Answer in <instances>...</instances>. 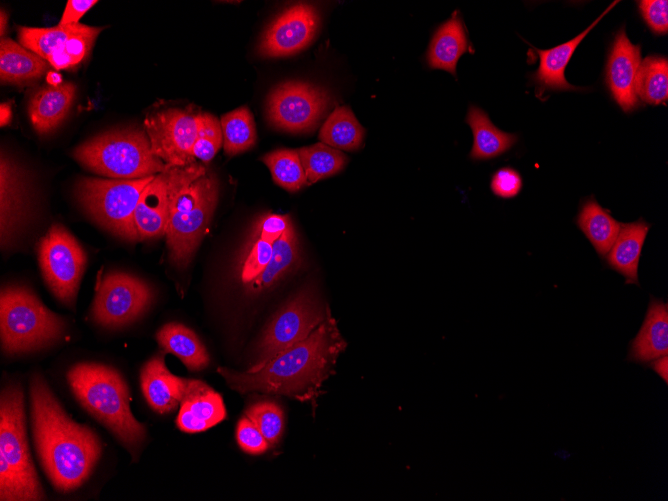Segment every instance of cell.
<instances>
[{
    "instance_id": "obj_30",
    "label": "cell",
    "mask_w": 668,
    "mask_h": 501,
    "mask_svg": "<svg viewBox=\"0 0 668 501\" xmlns=\"http://www.w3.org/2000/svg\"><path fill=\"white\" fill-rule=\"evenodd\" d=\"M23 187L14 166L1 156V238L7 243L23 210Z\"/></svg>"
},
{
    "instance_id": "obj_34",
    "label": "cell",
    "mask_w": 668,
    "mask_h": 501,
    "mask_svg": "<svg viewBox=\"0 0 668 501\" xmlns=\"http://www.w3.org/2000/svg\"><path fill=\"white\" fill-rule=\"evenodd\" d=\"M262 161L280 187L295 192L308 185L297 150L278 149L263 156Z\"/></svg>"
},
{
    "instance_id": "obj_37",
    "label": "cell",
    "mask_w": 668,
    "mask_h": 501,
    "mask_svg": "<svg viewBox=\"0 0 668 501\" xmlns=\"http://www.w3.org/2000/svg\"><path fill=\"white\" fill-rule=\"evenodd\" d=\"M245 415L253 421L269 445L276 444L284 430V414L279 405L261 401L251 405Z\"/></svg>"
},
{
    "instance_id": "obj_38",
    "label": "cell",
    "mask_w": 668,
    "mask_h": 501,
    "mask_svg": "<svg viewBox=\"0 0 668 501\" xmlns=\"http://www.w3.org/2000/svg\"><path fill=\"white\" fill-rule=\"evenodd\" d=\"M223 142L218 119L210 113H200L199 127L193 146V156L207 163L213 159Z\"/></svg>"
},
{
    "instance_id": "obj_35",
    "label": "cell",
    "mask_w": 668,
    "mask_h": 501,
    "mask_svg": "<svg viewBox=\"0 0 668 501\" xmlns=\"http://www.w3.org/2000/svg\"><path fill=\"white\" fill-rule=\"evenodd\" d=\"M81 25V23H78L75 25H57L46 28L23 26L18 28V39L23 47L47 61V58L55 50L63 46L79 30Z\"/></svg>"
},
{
    "instance_id": "obj_41",
    "label": "cell",
    "mask_w": 668,
    "mask_h": 501,
    "mask_svg": "<svg viewBox=\"0 0 668 501\" xmlns=\"http://www.w3.org/2000/svg\"><path fill=\"white\" fill-rule=\"evenodd\" d=\"M638 8L645 23L654 34H667L668 2L666 0H641L638 1Z\"/></svg>"
},
{
    "instance_id": "obj_45",
    "label": "cell",
    "mask_w": 668,
    "mask_h": 501,
    "mask_svg": "<svg viewBox=\"0 0 668 501\" xmlns=\"http://www.w3.org/2000/svg\"><path fill=\"white\" fill-rule=\"evenodd\" d=\"M663 381L668 383V356H661L647 364Z\"/></svg>"
},
{
    "instance_id": "obj_10",
    "label": "cell",
    "mask_w": 668,
    "mask_h": 501,
    "mask_svg": "<svg viewBox=\"0 0 668 501\" xmlns=\"http://www.w3.org/2000/svg\"><path fill=\"white\" fill-rule=\"evenodd\" d=\"M38 259L50 290L65 305L73 307L87 261L79 242L64 226L53 224L39 241Z\"/></svg>"
},
{
    "instance_id": "obj_9",
    "label": "cell",
    "mask_w": 668,
    "mask_h": 501,
    "mask_svg": "<svg viewBox=\"0 0 668 501\" xmlns=\"http://www.w3.org/2000/svg\"><path fill=\"white\" fill-rule=\"evenodd\" d=\"M329 314L330 310L322 305L312 286L302 288L267 325L248 371L258 370L278 354L306 339Z\"/></svg>"
},
{
    "instance_id": "obj_6",
    "label": "cell",
    "mask_w": 668,
    "mask_h": 501,
    "mask_svg": "<svg viewBox=\"0 0 668 501\" xmlns=\"http://www.w3.org/2000/svg\"><path fill=\"white\" fill-rule=\"evenodd\" d=\"M72 156L88 170L113 179H139L166 169L140 129L100 134L78 145Z\"/></svg>"
},
{
    "instance_id": "obj_33",
    "label": "cell",
    "mask_w": 668,
    "mask_h": 501,
    "mask_svg": "<svg viewBox=\"0 0 668 501\" xmlns=\"http://www.w3.org/2000/svg\"><path fill=\"white\" fill-rule=\"evenodd\" d=\"M308 184L332 176L346 165L347 157L324 143L297 149Z\"/></svg>"
},
{
    "instance_id": "obj_27",
    "label": "cell",
    "mask_w": 668,
    "mask_h": 501,
    "mask_svg": "<svg viewBox=\"0 0 668 501\" xmlns=\"http://www.w3.org/2000/svg\"><path fill=\"white\" fill-rule=\"evenodd\" d=\"M300 263V251L293 224L273 242L270 261L266 268L249 284L251 293H260L273 287Z\"/></svg>"
},
{
    "instance_id": "obj_31",
    "label": "cell",
    "mask_w": 668,
    "mask_h": 501,
    "mask_svg": "<svg viewBox=\"0 0 668 501\" xmlns=\"http://www.w3.org/2000/svg\"><path fill=\"white\" fill-rule=\"evenodd\" d=\"M635 92L637 97L648 104H666L668 99V60L666 57L652 55L640 63Z\"/></svg>"
},
{
    "instance_id": "obj_39",
    "label": "cell",
    "mask_w": 668,
    "mask_h": 501,
    "mask_svg": "<svg viewBox=\"0 0 668 501\" xmlns=\"http://www.w3.org/2000/svg\"><path fill=\"white\" fill-rule=\"evenodd\" d=\"M273 249V242L255 236L241 266L240 278L247 285L254 280L268 265Z\"/></svg>"
},
{
    "instance_id": "obj_43",
    "label": "cell",
    "mask_w": 668,
    "mask_h": 501,
    "mask_svg": "<svg viewBox=\"0 0 668 501\" xmlns=\"http://www.w3.org/2000/svg\"><path fill=\"white\" fill-rule=\"evenodd\" d=\"M291 224L292 221L288 215L267 214L258 221L255 236L274 242Z\"/></svg>"
},
{
    "instance_id": "obj_42",
    "label": "cell",
    "mask_w": 668,
    "mask_h": 501,
    "mask_svg": "<svg viewBox=\"0 0 668 501\" xmlns=\"http://www.w3.org/2000/svg\"><path fill=\"white\" fill-rule=\"evenodd\" d=\"M490 187L496 196L509 199L520 193L523 181L517 170L511 167H504L492 175Z\"/></svg>"
},
{
    "instance_id": "obj_36",
    "label": "cell",
    "mask_w": 668,
    "mask_h": 501,
    "mask_svg": "<svg viewBox=\"0 0 668 501\" xmlns=\"http://www.w3.org/2000/svg\"><path fill=\"white\" fill-rule=\"evenodd\" d=\"M103 29L104 27L82 24L63 46L47 58V62L57 70L77 67L91 51L96 38Z\"/></svg>"
},
{
    "instance_id": "obj_16",
    "label": "cell",
    "mask_w": 668,
    "mask_h": 501,
    "mask_svg": "<svg viewBox=\"0 0 668 501\" xmlns=\"http://www.w3.org/2000/svg\"><path fill=\"white\" fill-rule=\"evenodd\" d=\"M640 63L641 46L631 43L625 28H620L608 55L605 80L612 98L626 113L639 106L635 82Z\"/></svg>"
},
{
    "instance_id": "obj_5",
    "label": "cell",
    "mask_w": 668,
    "mask_h": 501,
    "mask_svg": "<svg viewBox=\"0 0 668 501\" xmlns=\"http://www.w3.org/2000/svg\"><path fill=\"white\" fill-rule=\"evenodd\" d=\"M24 395L16 384L0 398V500L44 499L27 441Z\"/></svg>"
},
{
    "instance_id": "obj_4",
    "label": "cell",
    "mask_w": 668,
    "mask_h": 501,
    "mask_svg": "<svg viewBox=\"0 0 668 501\" xmlns=\"http://www.w3.org/2000/svg\"><path fill=\"white\" fill-rule=\"evenodd\" d=\"M219 186L212 174L197 163L188 169L170 202L166 240L170 260L186 267L204 236L215 210Z\"/></svg>"
},
{
    "instance_id": "obj_3",
    "label": "cell",
    "mask_w": 668,
    "mask_h": 501,
    "mask_svg": "<svg viewBox=\"0 0 668 501\" xmlns=\"http://www.w3.org/2000/svg\"><path fill=\"white\" fill-rule=\"evenodd\" d=\"M67 380L81 405L134 456L145 438V428L131 413L129 391L122 376L106 365L79 363L70 368Z\"/></svg>"
},
{
    "instance_id": "obj_18",
    "label": "cell",
    "mask_w": 668,
    "mask_h": 501,
    "mask_svg": "<svg viewBox=\"0 0 668 501\" xmlns=\"http://www.w3.org/2000/svg\"><path fill=\"white\" fill-rule=\"evenodd\" d=\"M618 2H612L592 24L573 39L545 50L532 47L539 56V66L533 73L532 78L541 93L546 90L575 91L583 89L571 85L566 80L565 68L577 46Z\"/></svg>"
},
{
    "instance_id": "obj_29",
    "label": "cell",
    "mask_w": 668,
    "mask_h": 501,
    "mask_svg": "<svg viewBox=\"0 0 668 501\" xmlns=\"http://www.w3.org/2000/svg\"><path fill=\"white\" fill-rule=\"evenodd\" d=\"M365 130L347 106L337 107L326 119L319 132V139L335 149L353 151L364 140Z\"/></svg>"
},
{
    "instance_id": "obj_1",
    "label": "cell",
    "mask_w": 668,
    "mask_h": 501,
    "mask_svg": "<svg viewBox=\"0 0 668 501\" xmlns=\"http://www.w3.org/2000/svg\"><path fill=\"white\" fill-rule=\"evenodd\" d=\"M345 347L346 342L330 313L306 339L258 370L241 372L219 367L217 372L231 389L241 394L261 392L315 403L322 383L333 373Z\"/></svg>"
},
{
    "instance_id": "obj_40",
    "label": "cell",
    "mask_w": 668,
    "mask_h": 501,
    "mask_svg": "<svg viewBox=\"0 0 668 501\" xmlns=\"http://www.w3.org/2000/svg\"><path fill=\"white\" fill-rule=\"evenodd\" d=\"M236 439L244 452L253 455L264 453L270 446L258 427L246 415L237 424Z\"/></svg>"
},
{
    "instance_id": "obj_20",
    "label": "cell",
    "mask_w": 668,
    "mask_h": 501,
    "mask_svg": "<svg viewBox=\"0 0 668 501\" xmlns=\"http://www.w3.org/2000/svg\"><path fill=\"white\" fill-rule=\"evenodd\" d=\"M668 355V304L651 296L644 321L629 343L627 361L647 365Z\"/></svg>"
},
{
    "instance_id": "obj_22",
    "label": "cell",
    "mask_w": 668,
    "mask_h": 501,
    "mask_svg": "<svg viewBox=\"0 0 668 501\" xmlns=\"http://www.w3.org/2000/svg\"><path fill=\"white\" fill-rule=\"evenodd\" d=\"M76 86L72 82L48 85L30 98L28 113L34 129L45 134L55 129L67 116L73 103Z\"/></svg>"
},
{
    "instance_id": "obj_12",
    "label": "cell",
    "mask_w": 668,
    "mask_h": 501,
    "mask_svg": "<svg viewBox=\"0 0 668 501\" xmlns=\"http://www.w3.org/2000/svg\"><path fill=\"white\" fill-rule=\"evenodd\" d=\"M143 280L122 272L106 274L98 282L91 314L102 326L120 327L139 317L152 301Z\"/></svg>"
},
{
    "instance_id": "obj_47",
    "label": "cell",
    "mask_w": 668,
    "mask_h": 501,
    "mask_svg": "<svg viewBox=\"0 0 668 501\" xmlns=\"http://www.w3.org/2000/svg\"><path fill=\"white\" fill-rule=\"evenodd\" d=\"M7 21H8L7 13L4 10H1V12H0V34H1L2 38L4 37L5 31L7 29Z\"/></svg>"
},
{
    "instance_id": "obj_8",
    "label": "cell",
    "mask_w": 668,
    "mask_h": 501,
    "mask_svg": "<svg viewBox=\"0 0 668 501\" xmlns=\"http://www.w3.org/2000/svg\"><path fill=\"white\" fill-rule=\"evenodd\" d=\"M155 175L139 179L83 177L75 190L80 205L100 226L128 240H139L134 214L144 188Z\"/></svg>"
},
{
    "instance_id": "obj_25",
    "label": "cell",
    "mask_w": 668,
    "mask_h": 501,
    "mask_svg": "<svg viewBox=\"0 0 668 501\" xmlns=\"http://www.w3.org/2000/svg\"><path fill=\"white\" fill-rule=\"evenodd\" d=\"M50 64L10 38L0 41V79L2 83L22 84L40 78Z\"/></svg>"
},
{
    "instance_id": "obj_32",
    "label": "cell",
    "mask_w": 668,
    "mask_h": 501,
    "mask_svg": "<svg viewBox=\"0 0 668 501\" xmlns=\"http://www.w3.org/2000/svg\"><path fill=\"white\" fill-rule=\"evenodd\" d=\"M223 149L228 156L251 148L256 141L255 123L250 110L240 107L221 117Z\"/></svg>"
},
{
    "instance_id": "obj_21",
    "label": "cell",
    "mask_w": 668,
    "mask_h": 501,
    "mask_svg": "<svg viewBox=\"0 0 668 501\" xmlns=\"http://www.w3.org/2000/svg\"><path fill=\"white\" fill-rule=\"evenodd\" d=\"M651 225L643 218L621 223L617 237L606 254L608 268L625 278V284L639 286L638 267L642 248Z\"/></svg>"
},
{
    "instance_id": "obj_7",
    "label": "cell",
    "mask_w": 668,
    "mask_h": 501,
    "mask_svg": "<svg viewBox=\"0 0 668 501\" xmlns=\"http://www.w3.org/2000/svg\"><path fill=\"white\" fill-rule=\"evenodd\" d=\"M1 342L9 354L28 352L61 337L65 321L29 289L8 286L0 297Z\"/></svg>"
},
{
    "instance_id": "obj_24",
    "label": "cell",
    "mask_w": 668,
    "mask_h": 501,
    "mask_svg": "<svg viewBox=\"0 0 668 501\" xmlns=\"http://www.w3.org/2000/svg\"><path fill=\"white\" fill-rule=\"evenodd\" d=\"M575 223L601 258L610 250L621 226L593 196L582 202Z\"/></svg>"
},
{
    "instance_id": "obj_17",
    "label": "cell",
    "mask_w": 668,
    "mask_h": 501,
    "mask_svg": "<svg viewBox=\"0 0 668 501\" xmlns=\"http://www.w3.org/2000/svg\"><path fill=\"white\" fill-rule=\"evenodd\" d=\"M226 417L220 394L200 380L188 379L176 419L178 428L186 433L205 431Z\"/></svg>"
},
{
    "instance_id": "obj_11",
    "label": "cell",
    "mask_w": 668,
    "mask_h": 501,
    "mask_svg": "<svg viewBox=\"0 0 668 501\" xmlns=\"http://www.w3.org/2000/svg\"><path fill=\"white\" fill-rule=\"evenodd\" d=\"M200 113L190 109L168 108L145 118L144 128L152 152L167 167L196 163L193 146L197 138Z\"/></svg>"
},
{
    "instance_id": "obj_14",
    "label": "cell",
    "mask_w": 668,
    "mask_h": 501,
    "mask_svg": "<svg viewBox=\"0 0 668 501\" xmlns=\"http://www.w3.org/2000/svg\"><path fill=\"white\" fill-rule=\"evenodd\" d=\"M318 26L319 15L314 6L304 3L293 5L269 25L258 51L265 57L293 55L309 45Z\"/></svg>"
},
{
    "instance_id": "obj_26",
    "label": "cell",
    "mask_w": 668,
    "mask_h": 501,
    "mask_svg": "<svg viewBox=\"0 0 668 501\" xmlns=\"http://www.w3.org/2000/svg\"><path fill=\"white\" fill-rule=\"evenodd\" d=\"M466 123L473 132V145L470 158L488 160L507 152L517 142V135L498 129L490 121L488 115L476 106H470Z\"/></svg>"
},
{
    "instance_id": "obj_15",
    "label": "cell",
    "mask_w": 668,
    "mask_h": 501,
    "mask_svg": "<svg viewBox=\"0 0 668 501\" xmlns=\"http://www.w3.org/2000/svg\"><path fill=\"white\" fill-rule=\"evenodd\" d=\"M188 166H166L142 191L134 214L139 240L165 235L172 195Z\"/></svg>"
},
{
    "instance_id": "obj_44",
    "label": "cell",
    "mask_w": 668,
    "mask_h": 501,
    "mask_svg": "<svg viewBox=\"0 0 668 501\" xmlns=\"http://www.w3.org/2000/svg\"><path fill=\"white\" fill-rule=\"evenodd\" d=\"M98 1L97 0H69L61 16L60 26L75 25L80 18L87 13Z\"/></svg>"
},
{
    "instance_id": "obj_2",
    "label": "cell",
    "mask_w": 668,
    "mask_h": 501,
    "mask_svg": "<svg viewBox=\"0 0 668 501\" xmlns=\"http://www.w3.org/2000/svg\"><path fill=\"white\" fill-rule=\"evenodd\" d=\"M29 393L34 444L43 470L58 491L75 490L91 475L101 442L88 426L67 415L39 374L32 377Z\"/></svg>"
},
{
    "instance_id": "obj_19",
    "label": "cell",
    "mask_w": 668,
    "mask_h": 501,
    "mask_svg": "<svg viewBox=\"0 0 668 501\" xmlns=\"http://www.w3.org/2000/svg\"><path fill=\"white\" fill-rule=\"evenodd\" d=\"M187 378L172 374L165 365L164 352L146 362L141 370L140 382L149 406L160 414L177 409L187 386Z\"/></svg>"
},
{
    "instance_id": "obj_28",
    "label": "cell",
    "mask_w": 668,
    "mask_h": 501,
    "mask_svg": "<svg viewBox=\"0 0 668 501\" xmlns=\"http://www.w3.org/2000/svg\"><path fill=\"white\" fill-rule=\"evenodd\" d=\"M164 352L178 357L190 371H200L209 364V355L197 335L179 323L165 324L156 334Z\"/></svg>"
},
{
    "instance_id": "obj_46",
    "label": "cell",
    "mask_w": 668,
    "mask_h": 501,
    "mask_svg": "<svg viewBox=\"0 0 668 501\" xmlns=\"http://www.w3.org/2000/svg\"><path fill=\"white\" fill-rule=\"evenodd\" d=\"M0 123L1 126H6L10 123L12 119V110L9 103H1L0 105Z\"/></svg>"
},
{
    "instance_id": "obj_13",
    "label": "cell",
    "mask_w": 668,
    "mask_h": 501,
    "mask_svg": "<svg viewBox=\"0 0 668 501\" xmlns=\"http://www.w3.org/2000/svg\"><path fill=\"white\" fill-rule=\"evenodd\" d=\"M331 104L327 91L305 82H285L267 99V117L276 127L289 132L314 128Z\"/></svg>"
},
{
    "instance_id": "obj_23",
    "label": "cell",
    "mask_w": 668,
    "mask_h": 501,
    "mask_svg": "<svg viewBox=\"0 0 668 501\" xmlns=\"http://www.w3.org/2000/svg\"><path fill=\"white\" fill-rule=\"evenodd\" d=\"M469 49L463 21L455 12L435 32L427 52V62L433 69H442L456 76L457 62Z\"/></svg>"
}]
</instances>
